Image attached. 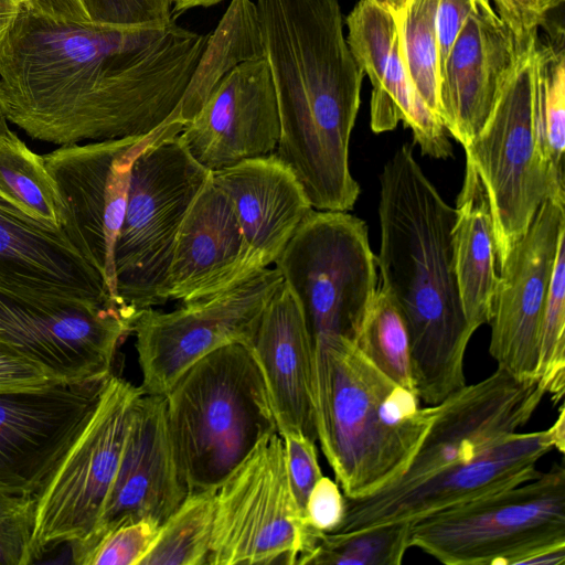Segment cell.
I'll use <instances>...</instances> for the list:
<instances>
[{"label":"cell","mask_w":565,"mask_h":565,"mask_svg":"<svg viewBox=\"0 0 565 565\" xmlns=\"http://www.w3.org/2000/svg\"><path fill=\"white\" fill-rule=\"evenodd\" d=\"M565 201L548 199L499 267L489 353L497 367L521 381H537L539 333L559 241Z\"/></svg>","instance_id":"ac0fdd59"},{"label":"cell","mask_w":565,"mask_h":565,"mask_svg":"<svg viewBox=\"0 0 565 565\" xmlns=\"http://www.w3.org/2000/svg\"><path fill=\"white\" fill-rule=\"evenodd\" d=\"M0 207L68 237L70 213L43 156L12 130L0 137Z\"/></svg>","instance_id":"83f0119b"},{"label":"cell","mask_w":565,"mask_h":565,"mask_svg":"<svg viewBox=\"0 0 565 565\" xmlns=\"http://www.w3.org/2000/svg\"><path fill=\"white\" fill-rule=\"evenodd\" d=\"M36 494L0 492V565H26L36 559L33 548Z\"/></svg>","instance_id":"8d00e7d4"},{"label":"cell","mask_w":565,"mask_h":565,"mask_svg":"<svg viewBox=\"0 0 565 565\" xmlns=\"http://www.w3.org/2000/svg\"><path fill=\"white\" fill-rule=\"evenodd\" d=\"M455 213L454 270L463 315L477 331L491 319L499 269L488 195L476 169L467 161Z\"/></svg>","instance_id":"4316f807"},{"label":"cell","mask_w":565,"mask_h":565,"mask_svg":"<svg viewBox=\"0 0 565 565\" xmlns=\"http://www.w3.org/2000/svg\"><path fill=\"white\" fill-rule=\"evenodd\" d=\"M209 34L61 22L23 6L0 46L9 122L60 146L148 135L179 106Z\"/></svg>","instance_id":"6da1fadb"},{"label":"cell","mask_w":565,"mask_h":565,"mask_svg":"<svg viewBox=\"0 0 565 565\" xmlns=\"http://www.w3.org/2000/svg\"><path fill=\"white\" fill-rule=\"evenodd\" d=\"M262 372L278 434L300 430L317 441L315 344L296 299L281 284L248 344Z\"/></svg>","instance_id":"cb8c5ba5"},{"label":"cell","mask_w":565,"mask_h":565,"mask_svg":"<svg viewBox=\"0 0 565 565\" xmlns=\"http://www.w3.org/2000/svg\"><path fill=\"white\" fill-rule=\"evenodd\" d=\"M255 6L279 114L275 153L315 210L348 212L360 194L349 143L364 74L344 35L340 0H256Z\"/></svg>","instance_id":"7a4b0ae2"},{"label":"cell","mask_w":565,"mask_h":565,"mask_svg":"<svg viewBox=\"0 0 565 565\" xmlns=\"http://www.w3.org/2000/svg\"><path fill=\"white\" fill-rule=\"evenodd\" d=\"M23 6L26 7L28 6V0H21Z\"/></svg>","instance_id":"816d5d0a"},{"label":"cell","mask_w":565,"mask_h":565,"mask_svg":"<svg viewBox=\"0 0 565 565\" xmlns=\"http://www.w3.org/2000/svg\"><path fill=\"white\" fill-rule=\"evenodd\" d=\"M142 394L140 386L114 373L108 377L92 417L36 493V559L95 531Z\"/></svg>","instance_id":"8fae6325"},{"label":"cell","mask_w":565,"mask_h":565,"mask_svg":"<svg viewBox=\"0 0 565 565\" xmlns=\"http://www.w3.org/2000/svg\"><path fill=\"white\" fill-rule=\"evenodd\" d=\"M553 441L554 448L561 454L565 451V407L562 404L558 409V415L551 427L547 428Z\"/></svg>","instance_id":"7dc6e473"},{"label":"cell","mask_w":565,"mask_h":565,"mask_svg":"<svg viewBox=\"0 0 565 565\" xmlns=\"http://www.w3.org/2000/svg\"><path fill=\"white\" fill-rule=\"evenodd\" d=\"M160 525L141 519L124 522L72 555L78 565H139L152 545Z\"/></svg>","instance_id":"d590c367"},{"label":"cell","mask_w":565,"mask_h":565,"mask_svg":"<svg viewBox=\"0 0 565 565\" xmlns=\"http://www.w3.org/2000/svg\"><path fill=\"white\" fill-rule=\"evenodd\" d=\"M412 522L319 533L300 565H399L411 547Z\"/></svg>","instance_id":"d6a6232c"},{"label":"cell","mask_w":565,"mask_h":565,"mask_svg":"<svg viewBox=\"0 0 565 565\" xmlns=\"http://www.w3.org/2000/svg\"><path fill=\"white\" fill-rule=\"evenodd\" d=\"M265 57L255 2L231 0L177 107L178 119L188 124L202 108L222 78L242 62Z\"/></svg>","instance_id":"f1b7e54d"},{"label":"cell","mask_w":565,"mask_h":565,"mask_svg":"<svg viewBox=\"0 0 565 565\" xmlns=\"http://www.w3.org/2000/svg\"><path fill=\"white\" fill-rule=\"evenodd\" d=\"M22 8L21 0H0V46L13 29Z\"/></svg>","instance_id":"f6af8a7d"},{"label":"cell","mask_w":565,"mask_h":565,"mask_svg":"<svg viewBox=\"0 0 565 565\" xmlns=\"http://www.w3.org/2000/svg\"><path fill=\"white\" fill-rule=\"evenodd\" d=\"M265 268L246 243L230 200L210 175L179 230L162 289L163 303L222 292Z\"/></svg>","instance_id":"603a6c76"},{"label":"cell","mask_w":565,"mask_h":565,"mask_svg":"<svg viewBox=\"0 0 565 565\" xmlns=\"http://www.w3.org/2000/svg\"><path fill=\"white\" fill-rule=\"evenodd\" d=\"M534 62V128L541 158L564 173L565 149V32L563 24L541 26Z\"/></svg>","instance_id":"f546056e"},{"label":"cell","mask_w":565,"mask_h":565,"mask_svg":"<svg viewBox=\"0 0 565 565\" xmlns=\"http://www.w3.org/2000/svg\"><path fill=\"white\" fill-rule=\"evenodd\" d=\"M565 545H556L536 551L530 555L523 565H564Z\"/></svg>","instance_id":"bcb514c9"},{"label":"cell","mask_w":565,"mask_h":565,"mask_svg":"<svg viewBox=\"0 0 565 565\" xmlns=\"http://www.w3.org/2000/svg\"><path fill=\"white\" fill-rule=\"evenodd\" d=\"M482 0H438L437 51L440 72L458 33Z\"/></svg>","instance_id":"7bdbcfd3"},{"label":"cell","mask_w":565,"mask_h":565,"mask_svg":"<svg viewBox=\"0 0 565 565\" xmlns=\"http://www.w3.org/2000/svg\"><path fill=\"white\" fill-rule=\"evenodd\" d=\"M0 291L28 299L82 298L122 307L64 233L46 230L1 207Z\"/></svg>","instance_id":"d4e9b609"},{"label":"cell","mask_w":565,"mask_h":565,"mask_svg":"<svg viewBox=\"0 0 565 565\" xmlns=\"http://www.w3.org/2000/svg\"><path fill=\"white\" fill-rule=\"evenodd\" d=\"M281 284L280 273L268 267L235 287L181 302L171 311L141 310L132 332L143 393L166 396L205 355L231 343L248 345Z\"/></svg>","instance_id":"7c38bea8"},{"label":"cell","mask_w":565,"mask_h":565,"mask_svg":"<svg viewBox=\"0 0 565 565\" xmlns=\"http://www.w3.org/2000/svg\"><path fill=\"white\" fill-rule=\"evenodd\" d=\"M350 51L372 84L370 125L375 134L409 128L420 152L435 159L452 156L448 132L414 92L403 61L398 31L383 0H358L344 19Z\"/></svg>","instance_id":"44dd1931"},{"label":"cell","mask_w":565,"mask_h":565,"mask_svg":"<svg viewBox=\"0 0 565 565\" xmlns=\"http://www.w3.org/2000/svg\"><path fill=\"white\" fill-rule=\"evenodd\" d=\"M409 543L446 565H523L565 545V469L413 521Z\"/></svg>","instance_id":"8992f818"},{"label":"cell","mask_w":565,"mask_h":565,"mask_svg":"<svg viewBox=\"0 0 565 565\" xmlns=\"http://www.w3.org/2000/svg\"><path fill=\"white\" fill-rule=\"evenodd\" d=\"M395 20L414 92L440 119L437 51L438 0H383ZM441 121V120H440Z\"/></svg>","instance_id":"4dcf8cb0"},{"label":"cell","mask_w":565,"mask_h":565,"mask_svg":"<svg viewBox=\"0 0 565 565\" xmlns=\"http://www.w3.org/2000/svg\"><path fill=\"white\" fill-rule=\"evenodd\" d=\"M166 401L189 492L217 489L262 438L278 431L262 372L244 343L199 360Z\"/></svg>","instance_id":"5b68a950"},{"label":"cell","mask_w":565,"mask_h":565,"mask_svg":"<svg viewBox=\"0 0 565 565\" xmlns=\"http://www.w3.org/2000/svg\"><path fill=\"white\" fill-rule=\"evenodd\" d=\"M210 175L230 200L248 246L273 266L313 209L291 168L274 152Z\"/></svg>","instance_id":"484cf974"},{"label":"cell","mask_w":565,"mask_h":565,"mask_svg":"<svg viewBox=\"0 0 565 565\" xmlns=\"http://www.w3.org/2000/svg\"><path fill=\"white\" fill-rule=\"evenodd\" d=\"M455 207L402 145L380 174L381 289L406 323L415 391L434 406L463 388L475 333L462 311L452 263Z\"/></svg>","instance_id":"3957f363"},{"label":"cell","mask_w":565,"mask_h":565,"mask_svg":"<svg viewBox=\"0 0 565 565\" xmlns=\"http://www.w3.org/2000/svg\"><path fill=\"white\" fill-rule=\"evenodd\" d=\"M179 131L149 145L135 160L114 259L120 301L137 313L162 305L175 239L210 178L184 149Z\"/></svg>","instance_id":"52a82bcc"},{"label":"cell","mask_w":565,"mask_h":565,"mask_svg":"<svg viewBox=\"0 0 565 565\" xmlns=\"http://www.w3.org/2000/svg\"><path fill=\"white\" fill-rule=\"evenodd\" d=\"M537 40V39H536ZM536 40L519 47L512 75L486 126L466 147L488 195L498 269L541 204L565 201L564 173L541 158L534 128Z\"/></svg>","instance_id":"ba28073f"},{"label":"cell","mask_w":565,"mask_h":565,"mask_svg":"<svg viewBox=\"0 0 565 565\" xmlns=\"http://www.w3.org/2000/svg\"><path fill=\"white\" fill-rule=\"evenodd\" d=\"M552 449L548 429L516 431L473 459L440 470L403 490H380L365 498H345V514L334 532L413 522L523 483L541 472L536 463Z\"/></svg>","instance_id":"9a60e30c"},{"label":"cell","mask_w":565,"mask_h":565,"mask_svg":"<svg viewBox=\"0 0 565 565\" xmlns=\"http://www.w3.org/2000/svg\"><path fill=\"white\" fill-rule=\"evenodd\" d=\"M545 390L498 369L437 405L429 431L406 471L383 488L399 491L466 462L519 431L539 408Z\"/></svg>","instance_id":"e0dca14e"},{"label":"cell","mask_w":565,"mask_h":565,"mask_svg":"<svg viewBox=\"0 0 565 565\" xmlns=\"http://www.w3.org/2000/svg\"><path fill=\"white\" fill-rule=\"evenodd\" d=\"M495 13L512 33L516 45L525 47L539 36L550 10L544 0H493Z\"/></svg>","instance_id":"60d3db41"},{"label":"cell","mask_w":565,"mask_h":565,"mask_svg":"<svg viewBox=\"0 0 565 565\" xmlns=\"http://www.w3.org/2000/svg\"><path fill=\"white\" fill-rule=\"evenodd\" d=\"M8 122H9V120H8V117H7V110H6V104H4V99H3V94H2V90L0 88V137L3 136L4 134H7L10 130Z\"/></svg>","instance_id":"681fc988"},{"label":"cell","mask_w":565,"mask_h":565,"mask_svg":"<svg viewBox=\"0 0 565 565\" xmlns=\"http://www.w3.org/2000/svg\"><path fill=\"white\" fill-rule=\"evenodd\" d=\"M109 376L0 392V492H39L92 417Z\"/></svg>","instance_id":"2e32d148"},{"label":"cell","mask_w":565,"mask_h":565,"mask_svg":"<svg viewBox=\"0 0 565 565\" xmlns=\"http://www.w3.org/2000/svg\"><path fill=\"white\" fill-rule=\"evenodd\" d=\"M315 344L317 440L345 498L360 499L406 471L437 413L344 338Z\"/></svg>","instance_id":"277c9868"},{"label":"cell","mask_w":565,"mask_h":565,"mask_svg":"<svg viewBox=\"0 0 565 565\" xmlns=\"http://www.w3.org/2000/svg\"><path fill=\"white\" fill-rule=\"evenodd\" d=\"M57 382L43 366L0 337V392L36 388Z\"/></svg>","instance_id":"ab89813d"},{"label":"cell","mask_w":565,"mask_h":565,"mask_svg":"<svg viewBox=\"0 0 565 565\" xmlns=\"http://www.w3.org/2000/svg\"><path fill=\"white\" fill-rule=\"evenodd\" d=\"M564 1L565 0H544V2L546 3L550 12L558 9L559 7H562L564 4Z\"/></svg>","instance_id":"f907efd6"},{"label":"cell","mask_w":565,"mask_h":565,"mask_svg":"<svg viewBox=\"0 0 565 565\" xmlns=\"http://www.w3.org/2000/svg\"><path fill=\"white\" fill-rule=\"evenodd\" d=\"M313 342L354 341L377 289L366 223L343 211L312 209L274 263Z\"/></svg>","instance_id":"9c48e42d"},{"label":"cell","mask_w":565,"mask_h":565,"mask_svg":"<svg viewBox=\"0 0 565 565\" xmlns=\"http://www.w3.org/2000/svg\"><path fill=\"white\" fill-rule=\"evenodd\" d=\"M178 137L210 173L274 153L280 122L265 57L242 62L231 70Z\"/></svg>","instance_id":"d6986e66"},{"label":"cell","mask_w":565,"mask_h":565,"mask_svg":"<svg viewBox=\"0 0 565 565\" xmlns=\"http://www.w3.org/2000/svg\"><path fill=\"white\" fill-rule=\"evenodd\" d=\"M217 489L189 492L160 525L139 565H205L211 545Z\"/></svg>","instance_id":"1f68e13d"},{"label":"cell","mask_w":565,"mask_h":565,"mask_svg":"<svg viewBox=\"0 0 565 565\" xmlns=\"http://www.w3.org/2000/svg\"><path fill=\"white\" fill-rule=\"evenodd\" d=\"M317 532L297 505L284 441L273 433L217 488L207 564H299Z\"/></svg>","instance_id":"30bf717a"},{"label":"cell","mask_w":565,"mask_h":565,"mask_svg":"<svg viewBox=\"0 0 565 565\" xmlns=\"http://www.w3.org/2000/svg\"><path fill=\"white\" fill-rule=\"evenodd\" d=\"M291 489L297 505L306 520V504L308 497L322 477L318 461L316 441L300 430H288L280 434Z\"/></svg>","instance_id":"74e56055"},{"label":"cell","mask_w":565,"mask_h":565,"mask_svg":"<svg viewBox=\"0 0 565 565\" xmlns=\"http://www.w3.org/2000/svg\"><path fill=\"white\" fill-rule=\"evenodd\" d=\"M188 493L170 433L166 396L143 393L99 522L86 540L71 544L72 554L124 522L147 519L161 525Z\"/></svg>","instance_id":"ffe728a7"},{"label":"cell","mask_w":565,"mask_h":565,"mask_svg":"<svg viewBox=\"0 0 565 565\" xmlns=\"http://www.w3.org/2000/svg\"><path fill=\"white\" fill-rule=\"evenodd\" d=\"M26 8L40 17L55 21L94 22L85 0H28Z\"/></svg>","instance_id":"ee69618b"},{"label":"cell","mask_w":565,"mask_h":565,"mask_svg":"<svg viewBox=\"0 0 565 565\" xmlns=\"http://www.w3.org/2000/svg\"><path fill=\"white\" fill-rule=\"evenodd\" d=\"M519 46L490 0L469 15L439 72L440 120L466 148L490 119L514 70Z\"/></svg>","instance_id":"7402d4cb"},{"label":"cell","mask_w":565,"mask_h":565,"mask_svg":"<svg viewBox=\"0 0 565 565\" xmlns=\"http://www.w3.org/2000/svg\"><path fill=\"white\" fill-rule=\"evenodd\" d=\"M536 379L554 404L565 393V236L558 244L539 333Z\"/></svg>","instance_id":"e575fe53"},{"label":"cell","mask_w":565,"mask_h":565,"mask_svg":"<svg viewBox=\"0 0 565 565\" xmlns=\"http://www.w3.org/2000/svg\"><path fill=\"white\" fill-rule=\"evenodd\" d=\"M94 22L140 25L172 20V0H85Z\"/></svg>","instance_id":"f35d334b"},{"label":"cell","mask_w":565,"mask_h":565,"mask_svg":"<svg viewBox=\"0 0 565 565\" xmlns=\"http://www.w3.org/2000/svg\"><path fill=\"white\" fill-rule=\"evenodd\" d=\"M138 315L82 298L28 299L0 291V337L60 383L113 373L118 347Z\"/></svg>","instance_id":"5bb4252c"},{"label":"cell","mask_w":565,"mask_h":565,"mask_svg":"<svg viewBox=\"0 0 565 565\" xmlns=\"http://www.w3.org/2000/svg\"><path fill=\"white\" fill-rule=\"evenodd\" d=\"M353 343L394 382L416 392L406 323L394 300L383 289H376Z\"/></svg>","instance_id":"836d02e7"},{"label":"cell","mask_w":565,"mask_h":565,"mask_svg":"<svg viewBox=\"0 0 565 565\" xmlns=\"http://www.w3.org/2000/svg\"><path fill=\"white\" fill-rule=\"evenodd\" d=\"M183 126L174 111L148 135L61 146L43 156L70 213V241L99 273L110 297L125 308L117 294L114 252L131 168L149 145L169 132H181Z\"/></svg>","instance_id":"4fadbf2b"},{"label":"cell","mask_w":565,"mask_h":565,"mask_svg":"<svg viewBox=\"0 0 565 565\" xmlns=\"http://www.w3.org/2000/svg\"><path fill=\"white\" fill-rule=\"evenodd\" d=\"M223 0H172V18L177 20L182 13L194 8H209L215 6Z\"/></svg>","instance_id":"c3c4849f"},{"label":"cell","mask_w":565,"mask_h":565,"mask_svg":"<svg viewBox=\"0 0 565 565\" xmlns=\"http://www.w3.org/2000/svg\"><path fill=\"white\" fill-rule=\"evenodd\" d=\"M345 507V497L339 484L322 476L308 497L306 523L318 532L332 533L342 523Z\"/></svg>","instance_id":"b9f144b4"}]
</instances>
